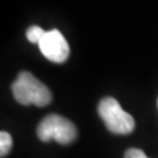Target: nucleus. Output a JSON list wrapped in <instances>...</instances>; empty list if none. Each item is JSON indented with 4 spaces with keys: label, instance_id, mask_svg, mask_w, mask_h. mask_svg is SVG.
<instances>
[{
    "label": "nucleus",
    "instance_id": "1",
    "mask_svg": "<svg viewBox=\"0 0 158 158\" xmlns=\"http://www.w3.org/2000/svg\"><path fill=\"white\" fill-rule=\"evenodd\" d=\"M12 94L23 106L34 104L37 107H45L50 104L52 92L41 81L28 71H21L12 85Z\"/></svg>",
    "mask_w": 158,
    "mask_h": 158
},
{
    "label": "nucleus",
    "instance_id": "2",
    "mask_svg": "<svg viewBox=\"0 0 158 158\" xmlns=\"http://www.w3.org/2000/svg\"><path fill=\"white\" fill-rule=\"evenodd\" d=\"M37 136L41 141H57L58 144L69 145L77 140L78 131L74 123L69 118L52 113L44 117L37 127Z\"/></svg>",
    "mask_w": 158,
    "mask_h": 158
},
{
    "label": "nucleus",
    "instance_id": "3",
    "mask_svg": "<svg viewBox=\"0 0 158 158\" xmlns=\"http://www.w3.org/2000/svg\"><path fill=\"white\" fill-rule=\"evenodd\" d=\"M99 116L103 118L107 129L116 135H128L135 129V118L121 108L115 98H104L98 106Z\"/></svg>",
    "mask_w": 158,
    "mask_h": 158
},
{
    "label": "nucleus",
    "instance_id": "4",
    "mask_svg": "<svg viewBox=\"0 0 158 158\" xmlns=\"http://www.w3.org/2000/svg\"><path fill=\"white\" fill-rule=\"evenodd\" d=\"M38 48L44 57L56 63L65 62L70 56V48L66 38L57 29H52L44 34Z\"/></svg>",
    "mask_w": 158,
    "mask_h": 158
},
{
    "label": "nucleus",
    "instance_id": "5",
    "mask_svg": "<svg viewBox=\"0 0 158 158\" xmlns=\"http://www.w3.org/2000/svg\"><path fill=\"white\" fill-rule=\"evenodd\" d=\"M12 149V137L8 132L0 133V156L6 157Z\"/></svg>",
    "mask_w": 158,
    "mask_h": 158
},
{
    "label": "nucleus",
    "instance_id": "6",
    "mask_svg": "<svg viewBox=\"0 0 158 158\" xmlns=\"http://www.w3.org/2000/svg\"><path fill=\"white\" fill-rule=\"evenodd\" d=\"M46 33V31H44L42 28H40L37 25H33L27 31V38H28V41L29 42H32V44H40V41H41V38L44 37V34Z\"/></svg>",
    "mask_w": 158,
    "mask_h": 158
},
{
    "label": "nucleus",
    "instance_id": "7",
    "mask_svg": "<svg viewBox=\"0 0 158 158\" xmlns=\"http://www.w3.org/2000/svg\"><path fill=\"white\" fill-rule=\"evenodd\" d=\"M124 158H148L146 154L141 149H136V148H132V149H128L124 154Z\"/></svg>",
    "mask_w": 158,
    "mask_h": 158
},
{
    "label": "nucleus",
    "instance_id": "8",
    "mask_svg": "<svg viewBox=\"0 0 158 158\" xmlns=\"http://www.w3.org/2000/svg\"><path fill=\"white\" fill-rule=\"evenodd\" d=\"M157 106H158V100H157Z\"/></svg>",
    "mask_w": 158,
    "mask_h": 158
}]
</instances>
